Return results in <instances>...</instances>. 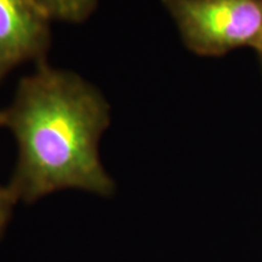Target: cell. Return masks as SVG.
<instances>
[{"label":"cell","mask_w":262,"mask_h":262,"mask_svg":"<svg viewBox=\"0 0 262 262\" xmlns=\"http://www.w3.org/2000/svg\"><path fill=\"white\" fill-rule=\"evenodd\" d=\"M255 50H256L258 57H260L261 64H262V38H261V40L258 41V44L256 45V48H255Z\"/></svg>","instance_id":"8992f818"},{"label":"cell","mask_w":262,"mask_h":262,"mask_svg":"<svg viewBox=\"0 0 262 262\" xmlns=\"http://www.w3.org/2000/svg\"><path fill=\"white\" fill-rule=\"evenodd\" d=\"M110 104L94 85L47 62L18 81L0 126L14 134L17 160L9 187L18 202H38L63 189L112 196L116 181L98 145L110 126Z\"/></svg>","instance_id":"6da1fadb"},{"label":"cell","mask_w":262,"mask_h":262,"mask_svg":"<svg viewBox=\"0 0 262 262\" xmlns=\"http://www.w3.org/2000/svg\"><path fill=\"white\" fill-rule=\"evenodd\" d=\"M50 19L81 24L90 17L98 0H37Z\"/></svg>","instance_id":"277c9868"},{"label":"cell","mask_w":262,"mask_h":262,"mask_svg":"<svg viewBox=\"0 0 262 262\" xmlns=\"http://www.w3.org/2000/svg\"><path fill=\"white\" fill-rule=\"evenodd\" d=\"M183 44L199 56H224L256 48L262 38V0H162Z\"/></svg>","instance_id":"7a4b0ae2"},{"label":"cell","mask_w":262,"mask_h":262,"mask_svg":"<svg viewBox=\"0 0 262 262\" xmlns=\"http://www.w3.org/2000/svg\"><path fill=\"white\" fill-rule=\"evenodd\" d=\"M50 21L37 0H0V84L25 62L44 63Z\"/></svg>","instance_id":"3957f363"},{"label":"cell","mask_w":262,"mask_h":262,"mask_svg":"<svg viewBox=\"0 0 262 262\" xmlns=\"http://www.w3.org/2000/svg\"><path fill=\"white\" fill-rule=\"evenodd\" d=\"M18 201L9 186L0 185V241L4 238L6 229L11 221L12 212Z\"/></svg>","instance_id":"5b68a950"}]
</instances>
